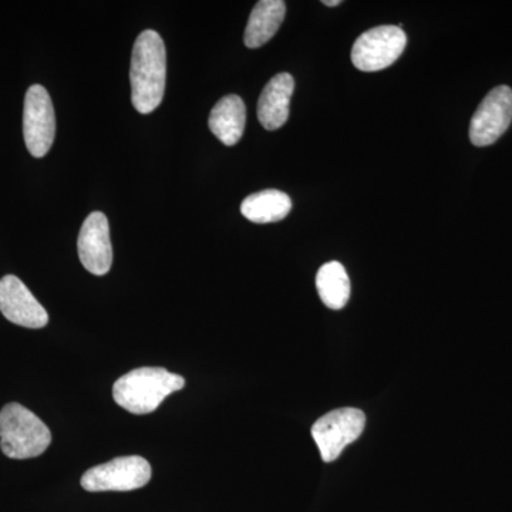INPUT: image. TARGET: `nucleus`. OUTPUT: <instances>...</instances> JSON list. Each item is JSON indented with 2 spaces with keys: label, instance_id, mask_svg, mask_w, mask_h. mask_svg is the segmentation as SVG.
<instances>
[{
  "label": "nucleus",
  "instance_id": "dca6fc26",
  "mask_svg": "<svg viewBox=\"0 0 512 512\" xmlns=\"http://www.w3.org/2000/svg\"><path fill=\"white\" fill-rule=\"evenodd\" d=\"M340 0H323V5L330 6V8H335V6L340 5Z\"/></svg>",
  "mask_w": 512,
  "mask_h": 512
},
{
  "label": "nucleus",
  "instance_id": "f03ea898",
  "mask_svg": "<svg viewBox=\"0 0 512 512\" xmlns=\"http://www.w3.org/2000/svg\"><path fill=\"white\" fill-rule=\"evenodd\" d=\"M183 376L163 367H140L120 377L113 386L114 402L137 416L156 412L171 393L184 389Z\"/></svg>",
  "mask_w": 512,
  "mask_h": 512
},
{
  "label": "nucleus",
  "instance_id": "39448f33",
  "mask_svg": "<svg viewBox=\"0 0 512 512\" xmlns=\"http://www.w3.org/2000/svg\"><path fill=\"white\" fill-rule=\"evenodd\" d=\"M150 480L151 466L146 458L126 456L87 470L82 477V487L90 493L133 491L144 487Z\"/></svg>",
  "mask_w": 512,
  "mask_h": 512
},
{
  "label": "nucleus",
  "instance_id": "423d86ee",
  "mask_svg": "<svg viewBox=\"0 0 512 512\" xmlns=\"http://www.w3.org/2000/svg\"><path fill=\"white\" fill-rule=\"evenodd\" d=\"M406 45V33L399 26H379L357 37L352 62L362 72H380L402 56Z\"/></svg>",
  "mask_w": 512,
  "mask_h": 512
},
{
  "label": "nucleus",
  "instance_id": "4468645a",
  "mask_svg": "<svg viewBox=\"0 0 512 512\" xmlns=\"http://www.w3.org/2000/svg\"><path fill=\"white\" fill-rule=\"evenodd\" d=\"M292 210V201L288 194L278 190L255 192L245 198L241 212L254 224H271L288 217Z\"/></svg>",
  "mask_w": 512,
  "mask_h": 512
},
{
  "label": "nucleus",
  "instance_id": "20e7f679",
  "mask_svg": "<svg viewBox=\"0 0 512 512\" xmlns=\"http://www.w3.org/2000/svg\"><path fill=\"white\" fill-rule=\"evenodd\" d=\"M366 426L362 410L353 407L333 410L312 427V437L325 463H332L349 444L355 443Z\"/></svg>",
  "mask_w": 512,
  "mask_h": 512
},
{
  "label": "nucleus",
  "instance_id": "f8f14e48",
  "mask_svg": "<svg viewBox=\"0 0 512 512\" xmlns=\"http://www.w3.org/2000/svg\"><path fill=\"white\" fill-rule=\"evenodd\" d=\"M247 107L237 94L222 97L210 114L211 133L225 146H235L244 134Z\"/></svg>",
  "mask_w": 512,
  "mask_h": 512
},
{
  "label": "nucleus",
  "instance_id": "9d476101",
  "mask_svg": "<svg viewBox=\"0 0 512 512\" xmlns=\"http://www.w3.org/2000/svg\"><path fill=\"white\" fill-rule=\"evenodd\" d=\"M77 251L84 268L96 276L106 275L113 264L109 220L103 212H92L77 239Z\"/></svg>",
  "mask_w": 512,
  "mask_h": 512
},
{
  "label": "nucleus",
  "instance_id": "7ed1b4c3",
  "mask_svg": "<svg viewBox=\"0 0 512 512\" xmlns=\"http://www.w3.org/2000/svg\"><path fill=\"white\" fill-rule=\"evenodd\" d=\"M52 443L45 423L19 403L6 404L0 412V447L6 457L28 460L42 456Z\"/></svg>",
  "mask_w": 512,
  "mask_h": 512
},
{
  "label": "nucleus",
  "instance_id": "9b49d317",
  "mask_svg": "<svg viewBox=\"0 0 512 512\" xmlns=\"http://www.w3.org/2000/svg\"><path fill=\"white\" fill-rule=\"evenodd\" d=\"M293 90L295 80L289 73L276 74L266 84L258 101L259 123L266 130H278L288 121Z\"/></svg>",
  "mask_w": 512,
  "mask_h": 512
},
{
  "label": "nucleus",
  "instance_id": "1a4fd4ad",
  "mask_svg": "<svg viewBox=\"0 0 512 512\" xmlns=\"http://www.w3.org/2000/svg\"><path fill=\"white\" fill-rule=\"evenodd\" d=\"M0 312L22 328L42 329L49 323L46 309L15 275L0 279Z\"/></svg>",
  "mask_w": 512,
  "mask_h": 512
},
{
  "label": "nucleus",
  "instance_id": "f257e3e1",
  "mask_svg": "<svg viewBox=\"0 0 512 512\" xmlns=\"http://www.w3.org/2000/svg\"><path fill=\"white\" fill-rule=\"evenodd\" d=\"M167 80V53L163 39L154 30H144L137 37L131 56V101L141 114L160 107Z\"/></svg>",
  "mask_w": 512,
  "mask_h": 512
},
{
  "label": "nucleus",
  "instance_id": "2eb2a0df",
  "mask_svg": "<svg viewBox=\"0 0 512 512\" xmlns=\"http://www.w3.org/2000/svg\"><path fill=\"white\" fill-rule=\"evenodd\" d=\"M316 288L329 309L345 308L350 298V279L345 266L336 261L323 265L316 275Z\"/></svg>",
  "mask_w": 512,
  "mask_h": 512
},
{
  "label": "nucleus",
  "instance_id": "ddd939ff",
  "mask_svg": "<svg viewBox=\"0 0 512 512\" xmlns=\"http://www.w3.org/2000/svg\"><path fill=\"white\" fill-rule=\"evenodd\" d=\"M286 13L282 0H261L256 3L245 29L244 42L249 49L264 46L281 28Z\"/></svg>",
  "mask_w": 512,
  "mask_h": 512
},
{
  "label": "nucleus",
  "instance_id": "6e6552de",
  "mask_svg": "<svg viewBox=\"0 0 512 512\" xmlns=\"http://www.w3.org/2000/svg\"><path fill=\"white\" fill-rule=\"evenodd\" d=\"M511 121L512 90L508 86L495 87L471 119V143L477 147L491 146L508 130Z\"/></svg>",
  "mask_w": 512,
  "mask_h": 512
},
{
  "label": "nucleus",
  "instance_id": "0eeeda50",
  "mask_svg": "<svg viewBox=\"0 0 512 512\" xmlns=\"http://www.w3.org/2000/svg\"><path fill=\"white\" fill-rule=\"evenodd\" d=\"M23 136L29 153L36 158L45 157L55 141V109L49 93L40 84L30 87L26 93Z\"/></svg>",
  "mask_w": 512,
  "mask_h": 512
}]
</instances>
